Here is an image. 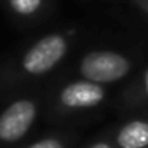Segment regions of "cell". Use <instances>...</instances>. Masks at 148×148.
Returning <instances> with one entry per match:
<instances>
[{"label":"cell","instance_id":"2","mask_svg":"<svg viewBox=\"0 0 148 148\" xmlns=\"http://www.w3.org/2000/svg\"><path fill=\"white\" fill-rule=\"evenodd\" d=\"M108 99V87L84 79L68 80L56 89L49 103V115L52 120L87 115L101 108Z\"/></svg>","mask_w":148,"mask_h":148},{"label":"cell","instance_id":"4","mask_svg":"<svg viewBox=\"0 0 148 148\" xmlns=\"http://www.w3.org/2000/svg\"><path fill=\"white\" fill-rule=\"evenodd\" d=\"M132 66L134 61L124 52L110 49H94L80 58L77 64V75L79 79L99 86H110L119 80H124L132 71Z\"/></svg>","mask_w":148,"mask_h":148},{"label":"cell","instance_id":"9","mask_svg":"<svg viewBox=\"0 0 148 148\" xmlns=\"http://www.w3.org/2000/svg\"><path fill=\"white\" fill-rule=\"evenodd\" d=\"M87 148H115V145H113L112 138H99V139L92 141Z\"/></svg>","mask_w":148,"mask_h":148},{"label":"cell","instance_id":"5","mask_svg":"<svg viewBox=\"0 0 148 148\" xmlns=\"http://www.w3.org/2000/svg\"><path fill=\"white\" fill-rule=\"evenodd\" d=\"M110 138L115 148H148V117L124 122Z\"/></svg>","mask_w":148,"mask_h":148},{"label":"cell","instance_id":"6","mask_svg":"<svg viewBox=\"0 0 148 148\" xmlns=\"http://www.w3.org/2000/svg\"><path fill=\"white\" fill-rule=\"evenodd\" d=\"M7 12L23 25L38 23L49 12V0H0Z\"/></svg>","mask_w":148,"mask_h":148},{"label":"cell","instance_id":"10","mask_svg":"<svg viewBox=\"0 0 148 148\" xmlns=\"http://www.w3.org/2000/svg\"><path fill=\"white\" fill-rule=\"evenodd\" d=\"M131 2H132L138 9H141L143 12L148 14V0H131Z\"/></svg>","mask_w":148,"mask_h":148},{"label":"cell","instance_id":"1","mask_svg":"<svg viewBox=\"0 0 148 148\" xmlns=\"http://www.w3.org/2000/svg\"><path fill=\"white\" fill-rule=\"evenodd\" d=\"M75 33V30L49 32L26 45L0 71V91L14 92L51 75L68 56Z\"/></svg>","mask_w":148,"mask_h":148},{"label":"cell","instance_id":"3","mask_svg":"<svg viewBox=\"0 0 148 148\" xmlns=\"http://www.w3.org/2000/svg\"><path fill=\"white\" fill-rule=\"evenodd\" d=\"M44 106L42 94H19L0 110V148H18L32 132Z\"/></svg>","mask_w":148,"mask_h":148},{"label":"cell","instance_id":"7","mask_svg":"<svg viewBox=\"0 0 148 148\" xmlns=\"http://www.w3.org/2000/svg\"><path fill=\"white\" fill-rule=\"evenodd\" d=\"M122 105L125 110H138L148 105V68L125 89L122 94Z\"/></svg>","mask_w":148,"mask_h":148},{"label":"cell","instance_id":"8","mask_svg":"<svg viewBox=\"0 0 148 148\" xmlns=\"http://www.w3.org/2000/svg\"><path fill=\"white\" fill-rule=\"evenodd\" d=\"M75 136L68 132H54V134H45L40 136L30 143H26L21 148H71Z\"/></svg>","mask_w":148,"mask_h":148}]
</instances>
